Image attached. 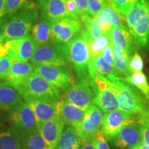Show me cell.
<instances>
[{"label":"cell","mask_w":149,"mask_h":149,"mask_svg":"<svg viewBox=\"0 0 149 149\" xmlns=\"http://www.w3.org/2000/svg\"><path fill=\"white\" fill-rule=\"evenodd\" d=\"M116 95L119 109L135 116H141L149 111L148 100L134 88L124 78L116 74L107 76Z\"/></svg>","instance_id":"6da1fadb"},{"label":"cell","mask_w":149,"mask_h":149,"mask_svg":"<svg viewBox=\"0 0 149 149\" xmlns=\"http://www.w3.org/2000/svg\"><path fill=\"white\" fill-rule=\"evenodd\" d=\"M38 16L33 3L12 14L4 15L0 19V32L3 42L29 35Z\"/></svg>","instance_id":"7a4b0ae2"},{"label":"cell","mask_w":149,"mask_h":149,"mask_svg":"<svg viewBox=\"0 0 149 149\" xmlns=\"http://www.w3.org/2000/svg\"><path fill=\"white\" fill-rule=\"evenodd\" d=\"M128 30L139 47L149 43V0H139L125 16Z\"/></svg>","instance_id":"3957f363"},{"label":"cell","mask_w":149,"mask_h":149,"mask_svg":"<svg viewBox=\"0 0 149 149\" xmlns=\"http://www.w3.org/2000/svg\"><path fill=\"white\" fill-rule=\"evenodd\" d=\"M22 97L45 102H57L60 97V91L52 86L46 79L33 72L17 88Z\"/></svg>","instance_id":"277c9868"},{"label":"cell","mask_w":149,"mask_h":149,"mask_svg":"<svg viewBox=\"0 0 149 149\" xmlns=\"http://www.w3.org/2000/svg\"><path fill=\"white\" fill-rule=\"evenodd\" d=\"M69 61L73 67L78 82L89 81L88 64L91 59L90 47L82 33L66 43Z\"/></svg>","instance_id":"5b68a950"},{"label":"cell","mask_w":149,"mask_h":149,"mask_svg":"<svg viewBox=\"0 0 149 149\" xmlns=\"http://www.w3.org/2000/svg\"><path fill=\"white\" fill-rule=\"evenodd\" d=\"M89 83L95 94L94 105L105 113L120 109L116 95L112 89L107 76L94 74L89 77Z\"/></svg>","instance_id":"8992f818"},{"label":"cell","mask_w":149,"mask_h":149,"mask_svg":"<svg viewBox=\"0 0 149 149\" xmlns=\"http://www.w3.org/2000/svg\"><path fill=\"white\" fill-rule=\"evenodd\" d=\"M30 61L34 65L68 66L69 56L66 44L54 42L39 46Z\"/></svg>","instance_id":"52a82bcc"},{"label":"cell","mask_w":149,"mask_h":149,"mask_svg":"<svg viewBox=\"0 0 149 149\" xmlns=\"http://www.w3.org/2000/svg\"><path fill=\"white\" fill-rule=\"evenodd\" d=\"M33 72L40 74L57 89L68 91L73 85L74 78L68 66L35 65Z\"/></svg>","instance_id":"ba28073f"},{"label":"cell","mask_w":149,"mask_h":149,"mask_svg":"<svg viewBox=\"0 0 149 149\" xmlns=\"http://www.w3.org/2000/svg\"><path fill=\"white\" fill-rule=\"evenodd\" d=\"M53 42L66 44L82 31L79 18L68 16L60 19H50Z\"/></svg>","instance_id":"9c48e42d"},{"label":"cell","mask_w":149,"mask_h":149,"mask_svg":"<svg viewBox=\"0 0 149 149\" xmlns=\"http://www.w3.org/2000/svg\"><path fill=\"white\" fill-rule=\"evenodd\" d=\"M136 121L135 115L118 109L103 115L101 130L108 140H114L123 128L135 124Z\"/></svg>","instance_id":"30bf717a"},{"label":"cell","mask_w":149,"mask_h":149,"mask_svg":"<svg viewBox=\"0 0 149 149\" xmlns=\"http://www.w3.org/2000/svg\"><path fill=\"white\" fill-rule=\"evenodd\" d=\"M102 111L97 106L91 105L85 111L83 120L75 129L80 140L91 141L97 132L101 129Z\"/></svg>","instance_id":"8fae6325"},{"label":"cell","mask_w":149,"mask_h":149,"mask_svg":"<svg viewBox=\"0 0 149 149\" xmlns=\"http://www.w3.org/2000/svg\"><path fill=\"white\" fill-rule=\"evenodd\" d=\"M7 55L13 60L28 61L31 60L35 51L38 48L33 37L27 36L15 40H10L4 42Z\"/></svg>","instance_id":"7c38bea8"},{"label":"cell","mask_w":149,"mask_h":149,"mask_svg":"<svg viewBox=\"0 0 149 149\" xmlns=\"http://www.w3.org/2000/svg\"><path fill=\"white\" fill-rule=\"evenodd\" d=\"M10 119L21 136L38 130L34 112L26 102L13 111Z\"/></svg>","instance_id":"4fadbf2b"},{"label":"cell","mask_w":149,"mask_h":149,"mask_svg":"<svg viewBox=\"0 0 149 149\" xmlns=\"http://www.w3.org/2000/svg\"><path fill=\"white\" fill-rule=\"evenodd\" d=\"M95 94L89 81L73 84L67 91L62 100L74 104L86 111L93 104Z\"/></svg>","instance_id":"5bb4252c"},{"label":"cell","mask_w":149,"mask_h":149,"mask_svg":"<svg viewBox=\"0 0 149 149\" xmlns=\"http://www.w3.org/2000/svg\"><path fill=\"white\" fill-rule=\"evenodd\" d=\"M65 126V122L60 115L43 123L38 127V131L48 144L55 149Z\"/></svg>","instance_id":"9a60e30c"},{"label":"cell","mask_w":149,"mask_h":149,"mask_svg":"<svg viewBox=\"0 0 149 149\" xmlns=\"http://www.w3.org/2000/svg\"><path fill=\"white\" fill-rule=\"evenodd\" d=\"M82 24L81 33L87 41L96 40L109 33L112 28L100 22L97 16L93 17L89 14L80 17Z\"/></svg>","instance_id":"2e32d148"},{"label":"cell","mask_w":149,"mask_h":149,"mask_svg":"<svg viewBox=\"0 0 149 149\" xmlns=\"http://www.w3.org/2000/svg\"><path fill=\"white\" fill-rule=\"evenodd\" d=\"M26 102L34 112L38 127L59 115V102H45L36 100H28Z\"/></svg>","instance_id":"e0dca14e"},{"label":"cell","mask_w":149,"mask_h":149,"mask_svg":"<svg viewBox=\"0 0 149 149\" xmlns=\"http://www.w3.org/2000/svg\"><path fill=\"white\" fill-rule=\"evenodd\" d=\"M35 65L28 61L13 60V64L6 78V82L17 88L30 74L34 71Z\"/></svg>","instance_id":"ac0fdd59"},{"label":"cell","mask_w":149,"mask_h":149,"mask_svg":"<svg viewBox=\"0 0 149 149\" xmlns=\"http://www.w3.org/2000/svg\"><path fill=\"white\" fill-rule=\"evenodd\" d=\"M24 103L19 91L6 82L0 84V111H13Z\"/></svg>","instance_id":"d6986e66"},{"label":"cell","mask_w":149,"mask_h":149,"mask_svg":"<svg viewBox=\"0 0 149 149\" xmlns=\"http://www.w3.org/2000/svg\"><path fill=\"white\" fill-rule=\"evenodd\" d=\"M84 110L61 100L59 102V115L67 125L75 128L83 120Z\"/></svg>","instance_id":"ffe728a7"},{"label":"cell","mask_w":149,"mask_h":149,"mask_svg":"<svg viewBox=\"0 0 149 149\" xmlns=\"http://www.w3.org/2000/svg\"><path fill=\"white\" fill-rule=\"evenodd\" d=\"M140 138L141 135L139 126L136 124H130L120 130L114 139V144L115 146L120 148L132 147L139 142Z\"/></svg>","instance_id":"44dd1931"},{"label":"cell","mask_w":149,"mask_h":149,"mask_svg":"<svg viewBox=\"0 0 149 149\" xmlns=\"http://www.w3.org/2000/svg\"><path fill=\"white\" fill-rule=\"evenodd\" d=\"M39 6L42 12L43 17L48 19H55L72 16L66 8V0H48L40 2Z\"/></svg>","instance_id":"7402d4cb"},{"label":"cell","mask_w":149,"mask_h":149,"mask_svg":"<svg viewBox=\"0 0 149 149\" xmlns=\"http://www.w3.org/2000/svg\"><path fill=\"white\" fill-rule=\"evenodd\" d=\"M98 17L100 22L107 24L111 28L126 27L124 24V22L126 21L124 17L121 15L109 1L102 7L98 15Z\"/></svg>","instance_id":"603a6c76"},{"label":"cell","mask_w":149,"mask_h":149,"mask_svg":"<svg viewBox=\"0 0 149 149\" xmlns=\"http://www.w3.org/2000/svg\"><path fill=\"white\" fill-rule=\"evenodd\" d=\"M110 34L113 47L131 52L133 46L132 35L128 27L112 28Z\"/></svg>","instance_id":"cb8c5ba5"},{"label":"cell","mask_w":149,"mask_h":149,"mask_svg":"<svg viewBox=\"0 0 149 149\" xmlns=\"http://www.w3.org/2000/svg\"><path fill=\"white\" fill-rule=\"evenodd\" d=\"M32 37L39 46L53 42L51 21L45 17L33 25L31 30Z\"/></svg>","instance_id":"d4e9b609"},{"label":"cell","mask_w":149,"mask_h":149,"mask_svg":"<svg viewBox=\"0 0 149 149\" xmlns=\"http://www.w3.org/2000/svg\"><path fill=\"white\" fill-rule=\"evenodd\" d=\"M80 141L75 129L68 125L63 130L55 149H79Z\"/></svg>","instance_id":"484cf974"},{"label":"cell","mask_w":149,"mask_h":149,"mask_svg":"<svg viewBox=\"0 0 149 149\" xmlns=\"http://www.w3.org/2000/svg\"><path fill=\"white\" fill-rule=\"evenodd\" d=\"M21 146L19 133L14 127L0 132V149H21Z\"/></svg>","instance_id":"4316f807"},{"label":"cell","mask_w":149,"mask_h":149,"mask_svg":"<svg viewBox=\"0 0 149 149\" xmlns=\"http://www.w3.org/2000/svg\"><path fill=\"white\" fill-rule=\"evenodd\" d=\"M89 77L99 74L104 76L109 74H117L115 66L106 62L102 58V55L95 57H91L88 64Z\"/></svg>","instance_id":"83f0119b"},{"label":"cell","mask_w":149,"mask_h":149,"mask_svg":"<svg viewBox=\"0 0 149 149\" xmlns=\"http://www.w3.org/2000/svg\"><path fill=\"white\" fill-rule=\"evenodd\" d=\"M114 66L117 74L126 77L130 75L128 66L130 61V52L113 47Z\"/></svg>","instance_id":"f1b7e54d"},{"label":"cell","mask_w":149,"mask_h":149,"mask_svg":"<svg viewBox=\"0 0 149 149\" xmlns=\"http://www.w3.org/2000/svg\"><path fill=\"white\" fill-rule=\"evenodd\" d=\"M21 137L24 149H53L44 140L38 130Z\"/></svg>","instance_id":"f546056e"},{"label":"cell","mask_w":149,"mask_h":149,"mask_svg":"<svg viewBox=\"0 0 149 149\" xmlns=\"http://www.w3.org/2000/svg\"><path fill=\"white\" fill-rule=\"evenodd\" d=\"M124 79L130 85L140 91L145 97L149 100V84L144 73L142 72H137Z\"/></svg>","instance_id":"4dcf8cb0"},{"label":"cell","mask_w":149,"mask_h":149,"mask_svg":"<svg viewBox=\"0 0 149 149\" xmlns=\"http://www.w3.org/2000/svg\"><path fill=\"white\" fill-rule=\"evenodd\" d=\"M90 47L91 57H95L100 55L104 50L112 44L110 32L102 35L96 40L87 41Z\"/></svg>","instance_id":"1f68e13d"},{"label":"cell","mask_w":149,"mask_h":149,"mask_svg":"<svg viewBox=\"0 0 149 149\" xmlns=\"http://www.w3.org/2000/svg\"><path fill=\"white\" fill-rule=\"evenodd\" d=\"M30 0H5V15L12 14L31 4Z\"/></svg>","instance_id":"d6a6232c"},{"label":"cell","mask_w":149,"mask_h":149,"mask_svg":"<svg viewBox=\"0 0 149 149\" xmlns=\"http://www.w3.org/2000/svg\"><path fill=\"white\" fill-rule=\"evenodd\" d=\"M109 1L125 18L127 13L139 0H109Z\"/></svg>","instance_id":"836d02e7"},{"label":"cell","mask_w":149,"mask_h":149,"mask_svg":"<svg viewBox=\"0 0 149 149\" xmlns=\"http://www.w3.org/2000/svg\"><path fill=\"white\" fill-rule=\"evenodd\" d=\"M144 66L143 59L137 52H135L133 57L130 59L129 66H128L130 75L135 72H141V70L144 69Z\"/></svg>","instance_id":"e575fe53"},{"label":"cell","mask_w":149,"mask_h":149,"mask_svg":"<svg viewBox=\"0 0 149 149\" xmlns=\"http://www.w3.org/2000/svg\"><path fill=\"white\" fill-rule=\"evenodd\" d=\"M107 140L108 139L103 131L100 129L91 141V142L95 149H110L107 144Z\"/></svg>","instance_id":"d590c367"},{"label":"cell","mask_w":149,"mask_h":149,"mask_svg":"<svg viewBox=\"0 0 149 149\" xmlns=\"http://www.w3.org/2000/svg\"><path fill=\"white\" fill-rule=\"evenodd\" d=\"M13 64V59L8 55L0 57V79H6Z\"/></svg>","instance_id":"8d00e7d4"},{"label":"cell","mask_w":149,"mask_h":149,"mask_svg":"<svg viewBox=\"0 0 149 149\" xmlns=\"http://www.w3.org/2000/svg\"><path fill=\"white\" fill-rule=\"evenodd\" d=\"M107 1L109 0H87L89 15L93 17L97 16Z\"/></svg>","instance_id":"74e56055"},{"label":"cell","mask_w":149,"mask_h":149,"mask_svg":"<svg viewBox=\"0 0 149 149\" xmlns=\"http://www.w3.org/2000/svg\"><path fill=\"white\" fill-rule=\"evenodd\" d=\"M102 58L108 64L114 66V57H113V46L110 44L108 46L101 54Z\"/></svg>","instance_id":"f35d334b"},{"label":"cell","mask_w":149,"mask_h":149,"mask_svg":"<svg viewBox=\"0 0 149 149\" xmlns=\"http://www.w3.org/2000/svg\"><path fill=\"white\" fill-rule=\"evenodd\" d=\"M77 6L79 17L88 13V7L87 0H72Z\"/></svg>","instance_id":"ab89813d"},{"label":"cell","mask_w":149,"mask_h":149,"mask_svg":"<svg viewBox=\"0 0 149 149\" xmlns=\"http://www.w3.org/2000/svg\"><path fill=\"white\" fill-rule=\"evenodd\" d=\"M66 8L68 13L74 17L79 18L77 6L72 0H66ZM80 19V18H79Z\"/></svg>","instance_id":"60d3db41"},{"label":"cell","mask_w":149,"mask_h":149,"mask_svg":"<svg viewBox=\"0 0 149 149\" xmlns=\"http://www.w3.org/2000/svg\"><path fill=\"white\" fill-rule=\"evenodd\" d=\"M139 130H140L141 140L149 146V127L145 126H140Z\"/></svg>","instance_id":"b9f144b4"},{"label":"cell","mask_w":149,"mask_h":149,"mask_svg":"<svg viewBox=\"0 0 149 149\" xmlns=\"http://www.w3.org/2000/svg\"><path fill=\"white\" fill-rule=\"evenodd\" d=\"M79 149H95L91 141H80Z\"/></svg>","instance_id":"7bdbcfd3"},{"label":"cell","mask_w":149,"mask_h":149,"mask_svg":"<svg viewBox=\"0 0 149 149\" xmlns=\"http://www.w3.org/2000/svg\"><path fill=\"white\" fill-rule=\"evenodd\" d=\"M129 149H149V146L145 144L144 141H141L135 146L130 147Z\"/></svg>","instance_id":"ee69618b"},{"label":"cell","mask_w":149,"mask_h":149,"mask_svg":"<svg viewBox=\"0 0 149 149\" xmlns=\"http://www.w3.org/2000/svg\"><path fill=\"white\" fill-rule=\"evenodd\" d=\"M7 55L6 49L5 45L2 41L0 40V57Z\"/></svg>","instance_id":"f6af8a7d"},{"label":"cell","mask_w":149,"mask_h":149,"mask_svg":"<svg viewBox=\"0 0 149 149\" xmlns=\"http://www.w3.org/2000/svg\"><path fill=\"white\" fill-rule=\"evenodd\" d=\"M5 0H0V19L5 15L4 13Z\"/></svg>","instance_id":"bcb514c9"},{"label":"cell","mask_w":149,"mask_h":149,"mask_svg":"<svg viewBox=\"0 0 149 149\" xmlns=\"http://www.w3.org/2000/svg\"><path fill=\"white\" fill-rule=\"evenodd\" d=\"M0 40L2 41V42H3V37H2V35H1V32H0Z\"/></svg>","instance_id":"7dc6e473"},{"label":"cell","mask_w":149,"mask_h":149,"mask_svg":"<svg viewBox=\"0 0 149 149\" xmlns=\"http://www.w3.org/2000/svg\"><path fill=\"white\" fill-rule=\"evenodd\" d=\"M38 1V2H43V1H48V0H37Z\"/></svg>","instance_id":"c3c4849f"}]
</instances>
